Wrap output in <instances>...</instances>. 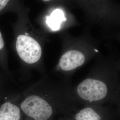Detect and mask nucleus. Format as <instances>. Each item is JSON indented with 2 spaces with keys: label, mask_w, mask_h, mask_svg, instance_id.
<instances>
[{
  "label": "nucleus",
  "mask_w": 120,
  "mask_h": 120,
  "mask_svg": "<svg viewBox=\"0 0 120 120\" xmlns=\"http://www.w3.org/2000/svg\"><path fill=\"white\" fill-rule=\"evenodd\" d=\"M73 89L64 78L46 76L19 94L18 104L26 116L34 120H48L56 108L79 103Z\"/></svg>",
  "instance_id": "1"
},
{
  "label": "nucleus",
  "mask_w": 120,
  "mask_h": 120,
  "mask_svg": "<svg viewBox=\"0 0 120 120\" xmlns=\"http://www.w3.org/2000/svg\"><path fill=\"white\" fill-rule=\"evenodd\" d=\"M120 64L102 62L94 64L88 75L73 92L78 101L88 105L120 101Z\"/></svg>",
  "instance_id": "2"
},
{
  "label": "nucleus",
  "mask_w": 120,
  "mask_h": 120,
  "mask_svg": "<svg viewBox=\"0 0 120 120\" xmlns=\"http://www.w3.org/2000/svg\"><path fill=\"white\" fill-rule=\"evenodd\" d=\"M14 48L22 64L28 68H40L41 66L42 49L37 38L26 31L14 26Z\"/></svg>",
  "instance_id": "3"
},
{
  "label": "nucleus",
  "mask_w": 120,
  "mask_h": 120,
  "mask_svg": "<svg viewBox=\"0 0 120 120\" xmlns=\"http://www.w3.org/2000/svg\"><path fill=\"white\" fill-rule=\"evenodd\" d=\"M19 95L0 92V120H20L22 109L18 101Z\"/></svg>",
  "instance_id": "4"
},
{
  "label": "nucleus",
  "mask_w": 120,
  "mask_h": 120,
  "mask_svg": "<svg viewBox=\"0 0 120 120\" xmlns=\"http://www.w3.org/2000/svg\"><path fill=\"white\" fill-rule=\"evenodd\" d=\"M75 120H102V116L94 109L93 105L83 108L76 114Z\"/></svg>",
  "instance_id": "5"
},
{
  "label": "nucleus",
  "mask_w": 120,
  "mask_h": 120,
  "mask_svg": "<svg viewBox=\"0 0 120 120\" xmlns=\"http://www.w3.org/2000/svg\"><path fill=\"white\" fill-rule=\"evenodd\" d=\"M66 21L63 12L59 9L54 10L49 16L46 17L48 26L53 31H57L60 29L61 23Z\"/></svg>",
  "instance_id": "6"
},
{
  "label": "nucleus",
  "mask_w": 120,
  "mask_h": 120,
  "mask_svg": "<svg viewBox=\"0 0 120 120\" xmlns=\"http://www.w3.org/2000/svg\"><path fill=\"white\" fill-rule=\"evenodd\" d=\"M0 69L9 77L11 75L8 66V52L5 47L4 39L0 30Z\"/></svg>",
  "instance_id": "7"
},
{
  "label": "nucleus",
  "mask_w": 120,
  "mask_h": 120,
  "mask_svg": "<svg viewBox=\"0 0 120 120\" xmlns=\"http://www.w3.org/2000/svg\"><path fill=\"white\" fill-rule=\"evenodd\" d=\"M17 0H0V16L9 12L14 11L17 7Z\"/></svg>",
  "instance_id": "8"
},
{
  "label": "nucleus",
  "mask_w": 120,
  "mask_h": 120,
  "mask_svg": "<svg viewBox=\"0 0 120 120\" xmlns=\"http://www.w3.org/2000/svg\"><path fill=\"white\" fill-rule=\"evenodd\" d=\"M0 70H1L0 69V92L1 91H2L1 90V86H2V82H3V78H2V76L1 74V73L0 72ZM2 71V70H1ZM4 73V72H3Z\"/></svg>",
  "instance_id": "9"
},
{
  "label": "nucleus",
  "mask_w": 120,
  "mask_h": 120,
  "mask_svg": "<svg viewBox=\"0 0 120 120\" xmlns=\"http://www.w3.org/2000/svg\"><path fill=\"white\" fill-rule=\"evenodd\" d=\"M42 0L44 1H45V2H47V1H50L51 0Z\"/></svg>",
  "instance_id": "10"
}]
</instances>
